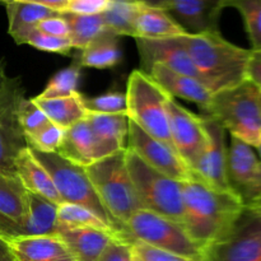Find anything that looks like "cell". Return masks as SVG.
<instances>
[{"mask_svg":"<svg viewBox=\"0 0 261 261\" xmlns=\"http://www.w3.org/2000/svg\"><path fill=\"white\" fill-rule=\"evenodd\" d=\"M182 201L184 228L204 254L227 233L245 208L233 191L209 188L194 175L182 182Z\"/></svg>","mask_w":261,"mask_h":261,"instance_id":"6da1fadb","label":"cell"},{"mask_svg":"<svg viewBox=\"0 0 261 261\" xmlns=\"http://www.w3.org/2000/svg\"><path fill=\"white\" fill-rule=\"evenodd\" d=\"M184 45L200 81L212 94L232 88L246 81L250 48L227 41L219 31L200 35H184Z\"/></svg>","mask_w":261,"mask_h":261,"instance_id":"7a4b0ae2","label":"cell"},{"mask_svg":"<svg viewBox=\"0 0 261 261\" xmlns=\"http://www.w3.org/2000/svg\"><path fill=\"white\" fill-rule=\"evenodd\" d=\"M260 91L249 81L212 94L205 114L231 137L257 148L261 142Z\"/></svg>","mask_w":261,"mask_h":261,"instance_id":"3957f363","label":"cell"},{"mask_svg":"<svg viewBox=\"0 0 261 261\" xmlns=\"http://www.w3.org/2000/svg\"><path fill=\"white\" fill-rule=\"evenodd\" d=\"M125 152L126 149L84 167L105 209L122 228L133 214L142 209L127 171Z\"/></svg>","mask_w":261,"mask_h":261,"instance_id":"277c9868","label":"cell"},{"mask_svg":"<svg viewBox=\"0 0 261 261\" xmlns=\"http://www.w3.org/2000/svg\"><path fill=\"white\" fill-rule=\"evenodd\" d=\"M28 149L47 171L63 203L76 204L91 211L116 232L119 240H122L124 228L105 209L87 175L86 168L65 160L58 153H45L32 148Z\"/></svg>","mask_w":261,"mask_h":261,"instance_id":"5b68a950","label":"cell"},{"mask_svg":"<svg viewBox=\"0 0 261 261\" xmlns=\"http://www.w3.org/2000/svg\"><path fill=\"white\" fill-rule=\"evenodd\" d=\"M125 161L142 209L182 224V182L153 170L127 148Z\"/></svg>","mask_w":261,"mask_h":261,"instance_id":"8992f818","label":"cell"},{"mask_svg":"<svg viewBox=\"0 0 261 261\" xmlns=\"http://www.w3.org/2000/svg\"><path fill=\"white\" fill-rule=\"evenodd\" d=\"M125 242L139 241L145 245L195 261L205 260L203 250L189 237L181 223L140 209L125 223Z\"/></svg>","mask_w":261,"mask_h":261,"instance_id":"52a82bcc","label":"cell"},{"mask_svg":"<svg viewBox=\"0 0 261 261\" xmlns=\"http://www.w3.org/2000/svg\"><path fill=\"white\" fill-rule=\"evenodd\" d=\"M125 94L127 117L150 137L173 148L165 107L166 101L171 97L170 94L158 86L149 74L140 69L130 74Z\"/></svg>","mask_w":261,"mask_h":261,"instance_id":"ba28073f","label":"cell"},{"mask_svg":"<svg viewBox=\"0 0 261 261\" xmlns=\"http://www.w3.org/2000/svg\"><path fill=\"white\" fill-rule=\"evenodd\" d=\"M204 261H261V216L245 206L223 237L205 251Z\"/></svg>","mask_w":261,"mask_h":261,"instance_id":"9c48e42d","label":"cell"},{"mask_svg":"<svg viewBox=\"0 0 261 261\" xmlns=\"http://www.w3.org/2000/svg\"><path fill=\"white\" fill-rule=\"evenodd\" d=\"M24 96L19 78H9L0 89V172L15 173V160L27 145L18 120V106Z\"/></svg>","mask_w":261,"mask_h":261,"instance_id":"30bf717a","label":"cell"},{"mask_svg":"<svg viewBox=\"0 0 261 261\" xmlns=\"http://www.w3.org/2000/svg\"><path fill=\"white\" fill-rule=\"evenodd\" d=\"M165 107L173 148L186 166L193 170L208 142L204 117L186 110L173 97L166 101Z\"/></svg>","mask_w":261,"mask_h":261,"instance_id":"8fae6325","label":"cell"},{"mask_svg":"<svg viewBox=\"0 0 261 261\" xmlns=\"http://www.w3.org/2000/svg\"><path fill=\"white\" fill-rule=\"evenodd\" d=\"M126 148L134 152L153 170L173 180L184 182L193 176L190 168L172 147L150 137L132 120L129 121Z\"/></svg>","mask_w":261,"mask_h":261,"instance_id":"7c38bea8","label":"cell"},{"mask_svg":"<svg viewBox=\"0 0 261 261\" xmlns=\"http://www.w3.org/2000/svg\"><path fill=\"white\" fill-rule=\"evenodd\" d=\"M227 177L245 206L261 196V160L254 147L233 137L227 155Z\"/></svg>","mask_w":261,"mask_h":261,"instance_id":"4fadbf2b","label":"cell"},{"mask_svg":"<svg viewBox=\"0 0 261 261\" xmlns=\"http://www.w3.org/2000/svg\"><path fill=\"white\" fill-rule=\"evenodd\" d=\"M203 117L208 142L191 172L209 188L221 191H232L227 177L228 148L226 143V130L213 117L208 115Z\"/></svg>","mask_w":261,"mask_h":261,"instance_id":"5bb4252c","label":"cell"},{"mask_svg":"<svg viewBox=\"0 0 261 261\" xmlns=\"http://www.w3.org/2000/svg\"><path fill=\"white\" fill-rule=\"evenodd\" d=\"M135 42H137L140 65H142L140 70L144 73L148 74L153 65L161 64L176 73L185 74L200 81V76L184 45L182 36L163 38V40L135 38Z\"/></svg>","mask_w":261,"mask_h":261,"instance_id":"9a60e30c","label":"cell"},{"mask_svg":"<svg viewBox=\"0 0 261 261\" xmlns=\"http://www.w3.org/2000/svg\"><path fill=\"white\" fill-rule=\"evenodd\" d=\"M58 205L40 195L30 193V211L24 222H18L0 214V239L8 240L24 236L55 234Z\"/></svg>","mask_w":261,"mask_h":261,"instance_id":"2e32d148","label":"cell"},{"mask_svg":"<svg viewBox=\"0 0 261 261\" xmlns=\"http://www.w3.org/2000/svg\"><path fill=\"white\" fill-rule=\"evenodd\" d=\"M226 0H172L167 12L189 35L219 31Z\"/></svg>","mask_w":261,"mask_h":261,"instance_id":"e0dca14e","label":"cell"},{"mask_svg":"<svg viewBox=\"0 0 261 261\" xmlns=\"http://www.w3.org/2000/svg\"><path fill=\"white\" fill-rule=\"evenodd\" d=\"M5 242L15 261H76L56 234L17 237Z\"/></svg>","mask_w":261,"mask_h":261,"instance_id":"ac0fdd59","label":"cell"},{"mask_svg":"<svg viewBox=\"0 0 261 261\" xmlns=\"http://www.w3.org/2000/svg\"><path fill=\"white\" fill-rule=\"evenodd\" d=\"M56 236L60 237L76 261H98L107 245L116 234L91 227H68L56 224Z\"/></svg>","mask_w":261,"mask_h":261,"instance_id":"d6986e66","label":"cell"},{"mask_svg":"<svg viewBox=\"0 0 261 261\" xmlns=\"http://www.w3.org/2000/svg\"><path fill=\"white\" fill-rule=\"evenodd\" d=\"M148 74L171 97L173 98L178 97V98L193 102L204 112L206 111L212 92L200 81L193 76L185 75V74L176 73L161 64L153 65Z\"/></svg>","mask_w":261,"mask_h":261,"instance_id":"ffe728a7","label":"cell"},{"mask_svg":"<svg viewBox=\"0 0 261 261\" xmlns=\"http://www.w3.org/2000/svg\"><path fill=\"white\" fill-rule=\"evenodd\" d=\"M56 153L82 167L106 158L86 119L65 130L63 143Z\"/></svg>","mask_w":261,"mask_h":261,"instance_id":"44dd1931","label":"cell"},{"mask_svg":"<svg viewBox=\"0 0 261 261\" xmlns=\"http://www.w3.org/2000/svg\"><path fill=\"white\" fill-rule=\"evenodd\" d=\"M87 122L91 126L105 157L126 149L129 117L127 115L87 114Z\"/></svg>","mask_w":261,"mask_h":261,"instance_id":"7402d4cb","label":"cell"},{"mask_svg":"<svg viewBox=\"0 0 261 261\" xmlns=\"http://www.w3.org/2000/svg\"><path fill=\"white\" fill-rule=\"evenodd\" d=\"M15 173L28 193L42 196L56 205L63 203L50 175L33 157L28 147L22 150L15 160Z\"/></svg>","mask_w":261,"mask_h":261,"instance_id":"603a6c76","label":"cell"},{"mask_svg":"<svg viewBox=\"0 0 261 261\" xmlns=\"http://www.w3.org/2000/svg\"><path fill=\"white\" fill-rule=\"evenodd\" d=\"M188 35L167 10L139 4L134 23V38L163 40Z\"/></svg>","mask_w":261,"mask_h":261,"instance_id":"cb8c5ba5","label":"cell"},{"mask_svg":"<svg viewBox=\"0 0 261 261\" xmlns=\"http://www.w3.org/2000/svg\"><path fill=\"white\" fill-rule=\"evenodd\" d=\"M5 8L8 15V33L17 45L23 36L36 28L41 20L61 14L48 8L19 0H10L5 3Z\"/></svg>","mask_w":261,"mask_h":261,"instance_id":"d4e9b609","label":"cell"},{"mask_svg":"<svg viewBox=\"0 0 261 261\" xmlns=\"http://www.w3.org/2000/svg\"><path fill=\"white\" fill-rule=\"evenodd\" d=\"M82 96L78 92L70 97H61V98H41L35 97L33 102L46 115L48 121L55 124L56 126L66 130L79 121L86 119L87 111L82 102Z\"/></svg>","mask_w":261,"mask_h":261,"instance_id":"484cf974","label":"cell"},{"mask_svg":"<svg viewBox=\"0 0 261 261\" xmlns=\"http://www.w3.org/2000/svg\"><path fill=\"white\" fill-rule=\"evenodd\" d=\"M30 211V193L19 177L0 172V214L18 222H24Z\"/></svg>","mask_w":261,"mask_h":261,"instance_id":"4316f807","label":"cell"},{"mask_svg":"<svg viewBox=\"0 0 261 261\" xmlns=\"http://www.w3.org/2000/svg\"><path fill=\"white\" fill-rule=\"evenodd\" d=\"M121 61L119 36L107 30L82 50L79 65L94 69H111Z\"/></svg>","mask_w":261,"mask_h":261,"instance_id":"83f0119b","label":"cell"},{"mask_svg":"<svg viewBox=\"0 0 261 261\" xmlns=\"http://www.w3.org/2000/svg\"><path fill=\"white\" fill-rule=\"evenodd\" d=\"M61 15L69 24V38L74 50H84L107 31L102 14L83 15L65 12Z\"/></svg>","mask_w":261,"mask_h":261,"instance_id":"f1b7e54d","label":"cell"},{"mask_svg":"<svg viewBox=\"0 0 261 261\" xmlns=\"http://www.w3.org/2000/svg\"><path fill=\"white\" fill-rule=\"evenodd\" d=\"M240 12L251 43V51H261V0H226V8Z\"/></svg>","mask_w":261,"mask_h":261,"instance_id":"f546056e","label":"cell"},{"mask_svg":"<svg viewBox=\"0 0 261 261\" xmlns=\"http://www.w3.org/2000/svg\"><path fill=\"white\" fill-rule=\"evenodd\" d=\"M56 221H58V224L68 227H91V228L105 229V231L115 233L119 239L116 232L111 227L107 226L102 219H99L96 214L92 213L88 209L83 208V206L76 205V204H59L58 212H56Z\"/></svg>","mask_w":261,"mask_h":261,"instance_id":"4dcf8cb0","label":"cell"},{"mask_svg":"<svg viewBox=\"0 0 261 261\" xmlns=\"http://www.w3.org/2000/svg\"><path fill=\"white\" fill-rule=\"evenodd\" d=\"M81 78V65L79 63L71 64L68 68L59 70L48 81L47 86L38 94L41 98H61L70 97L78 93V83Z\"/></svg>","mask_w":261,"mask_h":261,"instance_id":"1f68e13d","label":"cell"},{"mask_svg":"<svg viewBox=\"0 0 261 261\" xmlns=\"http://www.w3.org/2000/svg\"><path fill=\"white\" fill-rule=\"evenodd\" d=\"M87 114L127 115L126 94L120 91L107 92L97 97L82 96Z\"/></svg>","mask_w":261,"mask_h":261,"instance_id":"d6a6232c","label":"cell"},{"mask_svg":"<svg viewBox=\"0 0 261 261\" xmlns=\"http://www.w3.org/2000/svg\"><path fill=\"white\" fill-rule=\"evenodd\" d=\"M18 45H30L40 51L60 54V55H70L71 50H74L69 37H55V36L46 35L37 28H33L27 35L23 36Z\"/></svg>","mask_w":261,"mask_h":261,"instance_id":"836d02e7","label":"cell"},{"mask_svg":"<svg viewBox=\"0 0 261 261\" xmlns=\"http://www.w3.org/2000/svg\"><path fill=\"white\" fill-rule=\"evenodd\" d=\"M65 130L48 121L35 134L25 137L28 148L45 153H56L63 143Z\"/></svg>","mask_w":261,"mask_h":261,"instance_id":"e575fe53","label":"cell"},{"mask_svg":"<svg viewBox=\"0 0 261 261\" xmlns=\"http://www.w3.org/2000/svg\"><path fill=\"white\" fill-rule=\"evenodd\" d=\"M18 120L25 137L35 134L48 122L46 115L41 111L33 99L25 98V97L20 99L19 106H18Z\"/></svg>","mask_w":261,"mask_h":261,"instance_id":"d590c367","label":"cell"},{"mask_svg":"<svg viewBox=\"0 0 261 261\" xmlns=\"http://www.w3.org/2000/svg\"><path fill=\"white\" fill-rule=\"evenodd\" d=\"M130 245L133 247V252L142 261H195L180 256V255L163 251V250L154 249L139 241H133L130 242Z\"/></svg>","mask_w":261,"mask_h":261,"instance_id":"8d00e7d4","label":"cell"},{"mask_svg":"<svg viewBox=\"0 0 261 261\" xmlns=\"http://www.w3.org/2000/svg\"><path fill=\"white\" fill-rule=\"evenodd\" d=\"M98 261H134V252L129 242L114 239L99 256Z\"/></svg>","mask_w":261,"mask_h":261,"instance_id":"74e56055","label":"cell"},{"mask_svg":"<svg viewBox=\"0 0 261 261\" xmlns=\"http://www.w3.org/2000/svg\"><path fill=\"white\" fill-rule=\"evenodd\" d=\"M109 2L110 0H69L66 12L83 15L102 14Z\"/></svg>","mask_w":261,"mask_h":261,"instance_id":"f35d334b","label":"cell"},{"mask_svg":"<svg viewBox=\"0 0 261 261\" xmlns=\"http://www.w3.org/2000/svg\"><path fill=\"white\" fill-rule=\"evenodd\" d=\"M36 28L41 32L46 33V35L55 36V37H69V35H70L69 24L61 14L41 20L36 25Z\"/></svg>","mask_w":261,"mask_h":261,"instance_id":"ab89813d","label":"cell"},{"mask_svg":"<svg viewBox=\"0 0 261 261\" xmlns=\"http://www.w3.org/2000/svg\"><path fill=\"white\" fill-rule=\"evenodd\" d=\"M246 81L251 82L261 92V51H251L247 63Z\"/></svg>","mask_w":261,"mask_h":261,"instance_id":"60d3db41","label":"cell"},{"mask_svg":"<svg viewBox=\"0 0 261 261\" xmlns=\"http://www.w3.org/2000/svg\"><path fill=\"white\" fill-rule=\"evenodd\" d=\"M19 2L33 3V4L41 5V7L48 8L58 13H65L68 9L69 0H19Z\"/></svg>","mask_w":261,"mask_h":261,"instance_id":"b9f144b4","label":"cell"},{"mask_svg":"<svg viewBox=\"0 0 261 261\" xmlns=\"http://www.w3.org/2000/svg\"><path fill=\"white\" fill-rule=\"evenodd\" d=\"M134 2H137L138 4L145 5V7L167 10L172 0H134Z\"/></svg>","mask_w":261,"mask_h":261,"instance_id":"7bdbcfd3","label":"cell"},{"mask_svg":"<svg viewBox=\"0 0 261 261\" xmlns=\"http://www.w3.org/2000/svg\"><path fill=\"white\" fill-rule=\"evenodd\" d=\"M0 261H15L8 244L2 239H0Z\"/></svg>","mask_w":261,"mask_h":261,"instance_id":"ee69618b","label":"cell"},{"mask_svg":"<svg viewBox=\"0 0 261 261\" xmlns=\"http://www.w3.org/2000/svg\"><path fill=\"white\" fill-rule=\"evenodd\" d=\"M9 78L10 76H8L7 71H5V61L0 58V89L7 84L8 79Z\"/></svg>","mask_w":261,"mask_h":261,"instance_id":"f6af8a7d","label":"cell"},{"mask_svg":"<svg viewBox=\"0 0 261 261\" xmlns=\"http://www.w3.org/2000/svg\"><path fill=\"white\" fill-rule=\"evenodd\" d=\"M247 208L252 209V211H255L256 213H259L261 216V196L260 198H257L254 203H251L250 205H247Z\"/></svg>","mask_w":261,"mask_h":261,"instance_id":"bcb514c9","label":"cell"},{"mask_svg":"<svg viewBox=\"0 0 261 261\" xmlns=\"http://www.w3.org/2000/svg\"><path fill=\"white\" fill-rule=\"evenodd\" d=\"M256 149H257V153H259V158L261 160V142H260V144L257 145Z\"/></svg>","mask_w":261,"mask_h":261,"instance_id":"7dc6e473","label":"cell"},{"mask_svg":"<svg viewBox=\"0 0 261 261\" xmlns=\"http://www.w3.org/2000/svg\"><path fill=\"white\" fill-rule=\"evenodd\" d=\"M134 261H142V260H140V259H139V257H138V256H137V255H135V254H134Z\"/></svg>","mask_w":261,"mask_h":261,"instance_id":"c3c4849f","label":"cell"},{"mask_svg":"<svg viewBox=\"0 0 261 261\" xmlns=\"http://www.w3.org/2000/svg\"><path fill=\"white\" fill-rule=\"evenodd\" d=\"M259 101H260V107H261V92H260V94H259Z\"/></svg>","mask_w":261,"mask_h":261,"instance_id":"681fc988","label":"cell"},{"mask_svg":"<svg viewBox=\"0 0 261 261\" xmlns=\"http://www.w3.org/2000/svg\"><path fill=\"white\" fill-rule=\"evenodd\" d=\"M0 2H3V3H8V2H10V0H0Z\"/></svg>","mask_w":261,"mask_h":261,"instance_id":"f907efd6","label":"cell"}]
</instances>
